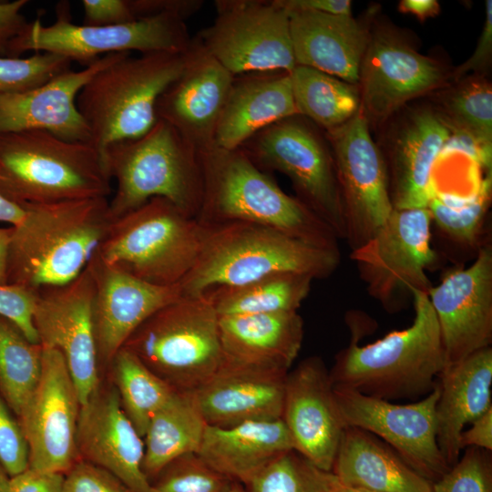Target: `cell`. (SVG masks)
Instances as JSON below:
<instances>
[{"mask_svg":"<svg viewBox=\"0 0 492 492\" xmlns=\"http://www.w3.org/2000/svg\"><path fill=\"white\" fill-rule=\"evenodd\" d=\"M412 324L360 345L353 331L349 344L329 371L333 386L347 387L387 401L423 398L446 367L438 323L427 293L415 292Z\"/></svg>","mask_w":492,"mask_h":492,"instance_id":"6da1fadb","label":"cell"},{"mask_svg":"<svg viewBox=\"0 0 492 492\" xmlns=\"http://www.w3.org/2000/svg\"><path fill=\"white\" fill-rule=\"evenodd\" d=\"M24 205V219L12 226L7 284L36 292L68 283L87 267L108 230V200Z\"/></svg>","mask_w":492,"mask_h":492,"instance_id":"7a4b0ae2","label":"cell"},{"mask_svg":"<svg viewBox=\"0 0 492 492\" xmlns=\"http://www.w3.org/2000/svg\"><path fill=\"white\" fill-rule=\"evenodd\" d=\"M200 153L203 190L199 221L254 223L312 245L339 249L334 231L296 197L286 194L242 149L212 147Z\"/></svg>","mask_w":492,"mask_h":492,"instance_id":"3957f363","label":"cell"},{"mask_svg":"<svg viewBox=\"0 0 492 492\" xmlns=\"http://www.w3.org/2000/svg\"><path fill=\"white\" fill-rule=\"evenodd\" d=\"M340 261L339 249L312 245L270 227L249 222L206 225L199 257L179 286L183 296H199L280 272L324 279Z\"/></svg>","mask_w":492,"mask_h":492,"instance_id":"277c9868","label":"cell"},{"mask_svg":"<svg viewBox=\"0 0 492 492\" xmlns=\"http://www.w3.org/2000/svg\"><path fill=\"white\" fill-rule=\"evenodd\" d=\"M103 155L90 142L32 129L0 134V193L18 204L107 198Z\"/></svg>","mask_w":492,"mask_h":492,"instance_id":"5b68a950","label":"cell"},{"mask_svg":"<svg viewBox=\"0 0 492 492\" xmlns=\"http://www.w3.org/2000/svg\"><path fill=\"white\" fill-rule=\"evenodd\" d=\"M105 159L116 181L108 200L111 220L152 198L166 199L197 219L203 190L200 153L165 120L158 118L138 138L111 144Z\"/></svg>","mask_w":492,"mask_h":492,"instance_id":"8992f818","label":"cell"},{"mask_svg":"<svg viewBox=\"0 0 492 492\" xmlns=\"http://www.w3.org/2000/svg\"><path fill=\"white\" fill-rule=\"evenodd\" d=\"M187 52L135 57L122 53L81 88L77 108L88 127L90 143L104 158L111 144L138 138L154 126L157 101L182 72Z\"/></svg>","mask_w":492,"mask_h":492,"instance_id":"52a82bcc","label":"cell"},{"mask_svg":"<svg viewBox=\"0 0 492 492\" xmlns=\"http://www.w3.org/2000/svg\"><path fill=\"white\" fill-rule=\"evenodd\" d=\"M206 225L163 198L111 220L94 255L159 286L179 285L200 252Z\"/></svg>","mask_w":492,"mask_h":492,"instance_id":"ba28073f","label":"cell"},{"mask_svg":"<svg viewBox=\"0 0 492 492\" xmlns=\"http://www.w3.org/2000/svg\"><path fill=\"white\" fill-rule=\"evenodd\" d=\"M123 348L176 392H192L223 362L219 314L205 295H181L149 317Z\"/></svg>","mask_w":492,"mask_h":492,"instance_id":"9c48e42d","label":"cell"},{"mask_svg":"<svg viewBox=\"0 0 492 492\" xmlns=\"http://www.w3.org/2000/svg\"><path fill=\"white\" fill-rule=\"evenodd\" d=\"M192 43L186 20L176 14H160L131 23L92 26L76 25L69 5L57 4L56 21L46 26L38 17L29 22L9 50L18 58L28 51L57 54L87 67L114 53H186Z\"/></svg>","mask_w":492,"mask_h":492,"instance_id":"30bf717a","label":"cell"},{"mask_svg":"<svg viewBox=\"0 0 492 492\" xmlns=\"http://www.w3.org/2000/svg\"><path fill=\"white\" fill-rule=\"evenodd\" d=\"M301 115L282 119L253 135L240 149L261 170H275L292 182L296 198L325 222L339 240L345 222L329 143Z\"/></svg>","mask_w":492,"mask_h":492,"instance_id":"8fae6325","label":"cell"},{"mask_svg":"<svg viewBox=\"0 0 492 492\" xmlns=\"http://www.w3.org/2000/svg\"><path fill=\"white\" fill-rule=\"evenodd\" d=\"M431 224L427 208L394 209L370 240L351 251L369 295L389 313L405 307L415 292L427 293L432 287L426 275L436 258Z\"/></svg>","mask_w":492,"mask_h":492,"instance_id":"7c38bea8","label":"cell"},{"mask_svg":"<svg viewBox=\"0 0 492 492\" xmlns=\"http://www.w3.org/2000/svg\"><path fill=\"white\" fill-rule=\"evenodd\" d=\"M214 6L212 24L195 38L233 76L294 68L290 17L276 0H217Z\"/></svg>","mask_w":492,"mask_h":492,"instance_id":"4fadbf2b","label":"cell"},{"mask_svg":"<svg viewBox=\"0 0 492 492\" xmlns=\"http://www.w3.org/2000/svg\"><path fill=\"white\" fill-rule=\"evenodd\" d=\"M325 132L343 203L344 240L354 251L376 233L394 210L384 154L361 110Z\"/></svg>","mask_w":492,"mask_h":492,"instance_id":"5bb4252c","label":"cell"},{"mask_svg":"<svg viewBox=\"0 0 492 492\" xmlns=\"http://www.w3.org/2000/svg\"><path fill=\"white\" fill-rule=\"evenodd\" d=\"M439 395L436 382L423 398L399 405L351 388L333 386L335 403L345 426L373 434L431 483L450 468L436 441V407Z\"/></svg>","mask_w":492,"mask_h":492,"instance_id":"9a60e30c","label":"cell"},{"mask_svg":"<svg viewBox=\"0 0 492 492\" xmlns=\"http://www.w3.org/2000/svg\"><path fill=\"white\" fill-rule=\"evenodd\" d=\"M80 402L63 354L42 347L39 382L19 414L29 468L65 475L77 463Z\"/></svg>","mask_w":492,"mask_h":492,"instance_id":"2e32d148","label":"cell"},{"mask_svg":"<svg viewBox=\"0 0 492 492\" xmlns=\"http://www.w3.org/2000/svg\"><path fill=\"white\" fill-rule=\"evenodd\" d=\"M94 292V276L87 264L68 283L36 291L33 314L39 344L63 354L81 405L97 388L98 358L92 317Z\"/></svg>","mask_w":492,"mask_h":492,"instance_id":"e0dca14e","label":"cell"},{"mask_svg":"<svg viewBox=\"0 0 492 492\" xmlns=\"http://www.w3.org/2000/svg\"><path fill=\"white\" fill-rule=\"evenodd\" d=\"M427 296L438 323L446 367L491 346L490 245L481 246L468 267L446 273L437 285H432Z\"/></svg>","mask_w":492,"mask_h":492,"instance_id":"ac0fdd59","label":"cell"},{"mask_svg":"<svg viewBox=\"0 0 492 492\" xmlns=\"http://www.w3.org/2000/svg\"><path fill=\"white\" fill-rule=\"evenodd\" d=\"M446 78L437 61L400 37L370 33L359 74L360 110L368 121L384 120L407 101L441 87Z\"/></svg>","mask_w":492,"mask_h":492,"instance_id":"d6986e66","label":"cell"},{"mask_svg":"<svg viewBox=\"0 0 492 492\" xmlns=\"http://www.w3.org/2000/svg\"><path fill=\"white\" fill-rule=\"evenodd\" d=\"M282 419L294 450L317 468L331 472L345 425L321 357L310 356L288 372Z\"/></svg>","mask_w":492,"mask_h":492,"instance_id":"ffe728a7","label":"cell"},{"mask_svg":"<svg viewBox=\"0 0 492 492\" xmlns=\"http://www.w3.org/2000/svg\"><path fill=\"white\" fill-rule=\"evenodd\" d=\"M234 76L192 37L180 75L159 96V119L200 152L214 147L216 127Z\"/></svg>","mask_w":492,"mask_h":492,"instance_id":"44dd1931","label":"cell"},{"mask_svg":"<svg viewBox=\"0 0 492 492\" xmlns=\"http://www.w3.org/2000/svg\"><path fill=\"white\" fill-rule=\"evenodd\" d=\"M92 317L98 362L111 363L131 334L160 308L179 299V285L159 286L109 267L94 254Z\"/></svg>","mask_w":492,"mask_h":492,"instance_id":"7402d4cb","label":"cell"},{"mask_svg":"<svg viewBox=\"0 0 492 492\" xmlns=\"http://www.w3.org/2000/svg\"><path fill=\"white\" fill-rule=\"evenodd\" d=\"M77 450L104 468L131 492H151L142 464L144 440L122 408L117 389L100 391L80 406Z\"/></svg>","mask_w":492,"mask_h":492,"instance_id":"603a6c76","label":"cell"},{"mask_svg":"<svg viewBox=\"0 0 492 492\" xmlns=\"http://www.w3.org/2000/svg\"><path fill=\"white\" fill-rule=\"evenodd\" d=\"M393 131L384 159L395 210L427 208L435 194L432 171L450 129L430 108L413 109Z\"/></svg>","mask_w":492,"mask_h":492,"instance_id":"cb8c5ba5","label":"cell"},{"mask_svg":"<svg viewBox=\"0 0 492 492\" xmlns=\"http://www.w3.org/2000/svg\"><path fill=\"white\" fill-rule=\"evenodd\" d=\"M121 54L103 56L81 70H67L34 89L0 95V134L39 129L66 140L90 142L88 127L77 108V95Z\"/></svg>","mask_w":492,"mask_h":492,"instance_id":"d4e9b609","label":"cell"},{"mask_svg":"<svg viewBox=\"0 0 492 492\" xmlns=\"http://www.w3.org/2000/svg\"><path fill=\"white\" fill-rule=\"evenodd\" d=\"M288 372L222 362L190 392L208 425L230 427L282 418Z\"/></svg>","mask_w":492,"mask_h":492,"instance_id":"484cf974","label":"cell"},{"mask_svg":"<svg viewBox=\"0 0 492 492\" xmlns=\"http://www.w3.org/2000/svg\"><path fill=\"white\" fill-rule=\"evenodd\" d=\"M295 64L358 85L370 33L351 15L287 12Z\"/></svg>","mask_w":492,"mask_h":492,"instance_id":"4316f807","label":"cell"},{"mask_svg":"<svg viewBox=\"0 0 492 492\" xmlns=\"http://www.w3.org/2000/svg\"><path fill=\"white\" fill-rule=\"evenodd\" d=\"M294 115L299 114L290 72L234 76L216 127L214 147L240 149L259 131Z\"/></svg>","mask_w":492,"mask_h":492,"instance_id":"83f0119b","label":"cell"},{"mask_svg":"<svg viewBox=\"0 0 492 492\" xmlns=\"http://www.w3.org/2000/svg\"><path fill=\"white\" fill-rule=\"evenodd\" d=\"M223 361L289 372L303 340L298 312L219 316Z\"/></svg>","mask_w":492,"mask_h":492,"instance_id":"f1b7e54d","label":"cell"},{"mask_svg":"<svg viewBox=\"0 0 492 492\" xmlns=\"http://www.w3.org/2000/svg\"><path fill=\"white\" fill-rule=\"evenodd\" d=\"M437 382L436 441L451 467L459 458L460 435L466 425L492 408V348L479 350L446 367Z\"/></svg>","mask_w":492,"mask_h":492,"instance_id":"f546056e","label":"cell"},{"mask_svg":"<svg viewBox=\"0 0 492 492\" xmlns=\"http://www.w3.org/2000/svg\"><path fill=\"white\" fill-rule=\"evenodd\" d=\"M294 450L282 418L230 427L207 425L198 455L211 467L246 486L271 461Z\"/></svg>","mask_w":492,"mask_h":492,"instance_id":"4dcf8cb0","label":"cell"},{"mask_svg":"<svg viewBox=\"0 0 492 492\" xmlns=\"http://www.w3.org/2000/svg\"><path fill=\"white\" fill-rule=\"evenodd\" d=\"M332 474L343 486L366 492H432V483L373 434L345 426Z\"/></svg>","mask_w":492,"mask_h":492,"instance_id":"1f68e13d","label":"cell"},{"mask_svg":"<svg viewBox=\"0 0 492 492\" xmlns=\"http://www.w3.org/2000/svg\"><path fill=\"white\" fill-rule=\"evenodd\" d=\"M207 423L190 392H175L151 418L143 437L142 469L151 482L175 459L198 453Z\"/></svg>","mask_w":492,"mask_h":492,"instance_id":"d6a6232c","label":"cell"},{"mask_svg":"<svg viewBox=\"0 0 492 492\" xmlns=\"http://www.w3.org/2000/svg\"><path fill=\"white\" fill-rule=\"evenodd\" d=\"M313 281L306 274L280 272L241 285L213 288L202 294L219 316L297 312Z\"/></svg>","mask_w":492,"mask_h":492,"instance_id":"836d02e7","label":"cell"},{"mask_svg":"<svg viewBox=\"0 0 492 492\" xmlns=\"http://www.w3.org/2000/svg\"><path fill=\"white\" fill-rule=\"evenodd\" d=\"M290 75L298 114L325 131L346 123L360 110L358 85L305 66L296 65Z\"/></svg>","mask_w":492,"mask_h":492,"instance_id":"e575fe53","label":"cell"},{"mask_svg":"<svg viewBox=\"0 0 492 492\" xmlns=\"http://www.w3.org/2000/svg\"><path fill=\"white\" fill-rule=\"evenodd\" d=\"M41 370L42 346L0 315V395L17 416L36 389Z\"/></svg>","mask_w":492,"mask_h":492,"instance_id":"d590c367","label":"cell"},{"mask_svg":"<svg viewBox=\"0 0 492 492\" xmlns=\"http://www.w3.org/2000/svg\"><path fill=\"white\" fill-rule=\"evenodd\" d=\"M111 363L122 408L143 438L153 415L176 391L126 348Z\"/></svg>","mask_w":492,"mask_h":492,"instance_id":"8d00e7d4","label":"cell"},{"mask_svg":"<svg viewBox=\"0 0 492 492\" xmlns=\"http://www.w3.org/2000/svg\"><path fill=\"white\" fill-rule=\"evenodd\" d=\"M438 115L448 127L477 145L490 158L492 144V89L484 78L470 77L446 91Z\"/></svg>","mask_w":492,"mask_h":492,"instance_id":"74e56055","label":"cell"},{"mask_svg":"<svg viewBox=\"0 0 492 492\" xmlns=\"http://www.w3.org/2000/svg\"><path fill=\"white\" fill-rule=\"evenodd\" d=\"M491 196V179L466 196L435 191L427 209L431 220L453 241L473 246L478 241Z\"/></svg>","mask_w":492,"mask_h":492,"instance_id":"f35d334b","label":"cell"},{"mask_svg":"<svg viewBox=\"0 0 492 492\" xmlns=\"http://www.w3.org/2000/svg\"><path fill=\"white\" fill-rule=\"evenodd\" d=\"M332 472H325L295 450L284 452L261 469L246 492H332Z\"/></svg>","mask_w":492,"mask_h":492,"instance_id":"ab89813d","label":"cell"},{"mask_svg":"<svg viewBox=\"0 0 492 492\" xmlns=\"http://www.w3.org/2000/svg\"><path fill=\"white\" fill-rule=\"evenodd\" d=\"M235 482L190 453L169 463L150 485L151 492H229Z\"/></svg>","mask_w":492,"mask_h":492,"instance_id":"60d3db41","label":"cell"},{"mask_svg":"<svg viewBox=\"0 0 492 492\" xmlns=\"http://www.w3.org/2000/svg\"><path fill=\"white\" fill-rule=\"evenodd\" d=\"M66 56L35 52L26 58L0 56V95L25 92L38 87L71 69Z\"/></svg>","mask_w":492,"mask_h":492,"instance_id":"b9f144b4","label":"cell"},{"mask_svg":"<svg viewBox=\"0 0 492 492\" xmlns=\"http://www.w3.org/2000/svg\"><path fill=\"white\" fill-rule=\"evenodd\" d=\"M432 492H492L490 452L466 447L456 463L432 483Z\"/></svg>","mask_w":492,"mask_h":492,"instance_id":"7bdbcfd3","label":"cell"},{"mask_svg":"<svg viewBox=\"0 0 492 492\" xmlns=\"http://www.w3.org/2000/svg\"><path fill=\"white\" fill-rule=\"evenodd\" d=\"M0 464L15 477L29 466V448L19 423L0 395Z\"/></svg>","mask_w":492,"mask_h":492,"instance_id":"ee69618b","label":"cell"},{"mask_svg":"<svg viewBox=\"0 0 492 492\" xmlns=\"http://www.w3.org/2000/svg\"><path fill=\"white\" fill-rule=\"evenodd\" d=\"M36 302L35 291L14 284L0 285V315L15 323L31 343H39L33 322Z\"/></svg>","mask_w":492,"mask_h":492,"instance_id":"f6af8a7d","label":"cell"},{"mask_svg":"<svg viewBox=\"0 0 492 492\" xmlns=\"http://www.w3.org/2000/svg\"><path fill=\"white\" fill-rule=\"evenodd\" d=\"M63 492H131L114 475L87 461L77 462L64 475Z\"/></svg>","mask_w":492,"mask_h":492,"instance_id":"bcb514c9","label":"cell"},{"mask_svg":"<svg viewBox=\"0 0 492 492\" xmlns=\"http://www.w3.org/2000/svg\"><path fill=\"white\" fill-rule=\"evenodd\" d=\"M83 25L92 26H115L137 19L130 0H82Z\"/></svg>","mask_w":492,"mask_h":492,"instance_id":"7dc6e473","label":"cell"},{"mask_svg":"<svg viewBox=\"0 0 492 492\" xmlns=\"http://www.w3.org/2000/svg\"><path fill=\"white\" fill-rule=\"evenodd\" d=\"M27 0L0 2V56L8 57L13 42L18 38L28 25L21 10Z\"/></svg>","mask_w":492,"mask_h":492,"instance_id":"c3c4849f","label":"cell"},{"mask_svg":"<svg viewBox=\"0 0 492 492\" xmlns=\"http://www.w3.org/2000/svg\"><path fill=\"white\" fill-rule=\"evenodd\" d=\"M492 56V1H486V20L478 43L473 55L460 67L453 77L460 79L470 71L481 72L488 67Z\"/></svg>","mask_w":492,"mask_h":492,"instance_id":"681fc988","label":"cell"},{"mask_svg":"<svg viewBox=\"0 0 492 492\" xmlns=\"http://www.w3.org/2000/svg\"><path fill=\"white\" fill-rule=\"evenodd\" d=\"M137 19L160 14H176L185 20L198 12L204 1L201 0H130Z\"/></svg>","mask_w":492,"mask_h":492,"instance_id":"f907efd6","label":"cell"},{"mask_svg":"<svg viewBox=\"0 0 492 492\" xmlns=\"http://www.w3.org/2000/svg\"><path fill=\"white\" fill-rule=\"evenodd\" d=\"M64 475L31 468L10 478L9 492H63Z\"/></svg>","mask_w":492,"mask_h":492,"instance_id":"816d5d0a","label":"cell"},{"mask_svg":"<svg viewBox=\"0 0 492 492\" xmlns=\"http://www.w3.org/2000/svg\"><path fill=\"white\" fill-rule=\"evenodd\" d=\"M464 429L460 435L459 445L461 449L466 447H478L492 451V408L475 419Z\"/></svg>","mask_w":492,"mask_h":492,"instance_id":"f5cc1de1","label":"cell"},{"mask_svg":"<svg viewBox=\"0 0 492 492\" xmlns=\"http://www.w3.org/2000/svg\"><path fill=\"white\" fill-rule=\"evenodd\" d=\"M287 12L311 11L331 15H351L349 0H276Z\"/></svg>","mask_w":492,"mask_h":492,"instance_id":"db71d44e","label":"cell"},{"mask_svg":"<svg viewBox=\"0 0 492 492\" xmlns=\"http://www.w3.org/2000/svg\"><path fill=\"white\" fill-rule=\"evenodd\" d=\"M398 8L400 12L414 15L421 21L436 16L440 11L436 0H402Z\"/></svg>","mask_w":492,"mask_h":492,"instance_id":"11a10c76","label":"cell"},{"mask_svg":"<svg viewBox=\"0 0 492 492\" xmlns=\"http://www.w3.org/2000/svg\"><path fill=\"white\" fill-rule=\"evenodd\" d=\"M26 206L14 202L0 193V221L15 226L22 221Z\"/></svg>","mask_w":492,"mask_h":492,"instance_id":"9f6ffc18","label":"cell"},{"mask_svg":"<svg viewBox=\"0 0 492 492\" xmlns=\"http://www.w3.org/2000/svg\"><path fill=\"white\" fill-rule=\"evenodd\" d=\"M12 226L0 228V285L7 284V264Z\"/></svg>","mask_w":492,"mask_h":492,"instance_id":"6f0895ef","label":"cell"},{"mask_svg":"<svg viewBox=\"0 0 492 492\" xmlns=\"http://www.w3.org/2000/svg\"><path fill=\"white\" fill-rule=\"evenodd\" d=\"M10 477L0 464V492H9Z\"/></svg>","mask_w":492,"mask_h":492,"instance_id":"680465c9","label":"cell"},{"mask_svg":"<svg viewBox=\"0 0 492 492\" xmlns=\"http://www.w3.org/2000/svg\"><path fill=\"white\" fill-rule=\"evenodd\" d=\"M332 492H366V491L358 490V489H354V488L345 487V486L342 485L333 476Z\"/></svg>","mask_w":492,"mask_h":492,"instance_id":"91938a15","label":"cell"},{"mask_svg":"<svg viewBox=\"0 0 492 492\" xmlns=\"http://www.w3.org/2000/svg\"><path fill=\"white\" fill-rule=\"evenodd\" d=\"M229 492H246V489L242 484L235 482Z\"/></svg>","mask_w":492,"mask_h":492,"instance_id":"94428289","label":"cell"}]
</instances>
